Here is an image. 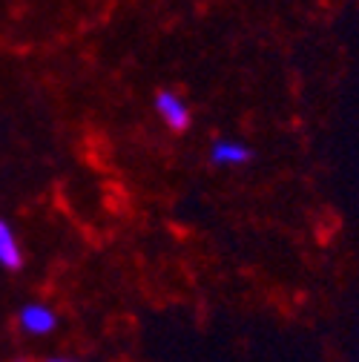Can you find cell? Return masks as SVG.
<instances>
[{
    "mask_svg": "<svg viewBox=\"0 0 359 362\" xmlns=\"http://www.w3.org/2000/svg\"><path fill=\"white\" fill-rule=\"evenodd\" d=\"M153 107H155L158 118L164 121V127H170L172 132H184L193 121V112H190L187 101L178 93H172V89H161V93L155 95V101H153Z\"/></svg>",
    "mask_w": 359,
    "mask_h": 362,
    "instance_id": "7a4b0ae2",
    "label": "cell"
},
{
    "mask_svg": "<svg viewBox=\"0 0 359 362\" xmlns=\"http://www.w3.org/2000/svg\"><path fill=\"white\" fill-rule=\"evenodd\" d=\"M253 158L250 147L239 139H216L210 147V161L216 167H242Z\"/></svg>",
    "mask_w": 359,
    "mask_h": 362,
    "instance_id": "3957f363",
    "label": "cell"
},
{
    "mask_svg": "<svg viewBox=\"0 0 359 362\" xmlns=\"http://www.w3.org/2000/svg\"><path fill=\"white\" fill-rule=\"evenodd\" d=\"M47 362H78V359H69V356H49Z\"/></svg>",
    "mask_w": 359,
    "mask_h": 362,
    "instance_id": "5b68a950",
    "label": "cell"
},
{
    "mask_svg": "<svg viewBox=\"0 0 359 362\" xmlns=\"http://www.w3.org/2000/svg\"><path fill=\"white\" fill-rule=\"evenodd\" d=\"M0 267L4 270H20L23 267V247L18 233L6 218H0Z\"/></svg>",
    "mask_w": 359,
    "mask_h": 362,
    "instance_id": "277c9868",
    "label": "cell"
},
{
    "mask_svg": "<svg viewBox=\"0 0 359 362\" xmlns=\"http://www.w3.org/2000/svg\"><path fill=\"white\" fill-rule=\"evenodd\" d=\"M18 325L26 337L40 339V337H49L58 328V313L47 302H26L18 310Z\"/></svg>",
    "mask_w": 359,
    "mask_h": 362,
    "instance_id": "6da1fadb",
    "label": "cell"
}]
</instances>
